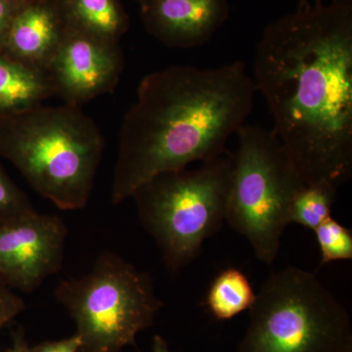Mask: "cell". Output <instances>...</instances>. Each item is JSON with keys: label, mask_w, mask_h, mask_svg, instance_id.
I'll list each match as a JSON object with an SVG mask.
<instances>
[{"label": "cell", "mask_w": 352, "mask_h": 352, "mask_svg": "<svg viewBox=\"0 0 352 352\" xmlns=\"http://www.w3.org/2000/svg\"><path fill=\"white\" fill-rule=\"evenodd\" d=\"M337 188L328 183L305 185L294 197L289 208V224H300L314 231L330 219Z\"/></svg>", "instance_id": "cell-15"}, {"label": "cell", "mask_w": 352, "mask_h": 352, "mask_svg": "<svg viewBox=\"0 0 352 352\" xmlns=\"http://www.w3.org/2000/svg\"><path fill=\"white\" fill-rule=\"evenodd\" d=\"M226 221L259 261L274 263L289 226V208L305 182L273 131L245 124L237 132Z\"/></svg>", "instance_id": "cell-7"}, {"label": "cell", "mask_w": 352, "mask_h": 352, "mask_svg": "<svg viewBox=\"0 0 352 352\" xmlns=\"http://www.w3.org/2000/svg\"><path fill=\"white\" fill-rule=\"evenodd\" d=\"M124 62L120 43L66 30L45 71L53 95L80 107L115 89Z\"/></svg>", "instance_id": "cell-9"}, {"label": "cell", "mask_w": 352, "mask_h": 352, "mask_svg": "<svg viewBox=\"0 0 352 352\" xmlns=\"http://www.w3.org/2000/svg\"><path fill=\"white\" fill-rule=\"evenodd\" d=\"M27 195L12 182L0 163V224L36 212Z\"/></svg>", "instance_id": "cell-17"}, {"label": "cell", "mask_w": 352, "mask_h": 352, "mask_svg": "<svg viewBox=\"0 0 352 352\" xmlns=\"http://www.w3.org/2000/svg\"><path fill=\"white\" fill-rule=\"evenodd\" d=\"M66 224L58 215L34 214L0 224V283L36 291L64 261Z\"/></svg>", "instance_id": "cell-8"}, {"label": "cell", "mask_w": 352, "mask_h": 352, "mask_svg": "<svg viewBox=\"0 0 352 352\" xmlns=\"http://www.w3.org/2000/svg\"><path fill=\"white\" fill-rule=\"evenodd\" d=\"M237 352H352L351 316L314 273L289 266L256 294Z\"/></svg>", "instance_id": "cell-5"}, {"label": "cell", "mask_w": 352, "mask_h": 352, "mask_svg": "<svg viewBox=\"0 0 352 352\" xmlns=\"http://www.w3.org/2000/svg\"><path fill=\"white\" fill-rule=\"evenodd\" d=\"M25 1H43V0H25Z\"/></svg>", "instance_id": "cell-24"}, {"label": "cell", "mask_w": 352, "mask_h": 352, "mask_svg": "<svg viewBox=\"0 0 352 352\" xmlns=\"http://www.w3.org/2000/svg\"><path fill=\"white\" fill-rule=\"evenodd\" d=\"M151 352H173L166 340L161 335H155L153 338Z\"/></svg>", "instance_id": "cell-22"}, {"label": "cell", "mask_w": 352, "mask_h": 352, "mask_svg": "<svg viewBox=\"0 0 352 352\" xmlns=\"http://www.w3.org/2000/svg\"><path fill=\"white\" fill-rule=\"evenodd\" d=\"M25 308L24 300L13 289L0 283V330L8 326Z\"/></svg>", "instance_id": "cell-18"}, {"label": "cell", "mask_w": 352, "mask_h": 352, "mask_svg": "<svg viewBox=\"0 0 352 352\" xmlns=\"http://www.w3.org/2000/svg\"><path fill=\"white\" fill-rule=\"evenodd\" d=\"M256 94L240 61L212 69L173 66L145 76L120 126L113 205L160 173L226 153L227 141L251 115Z\"/></svg>", "instance_id": "cell-2"}, {"label": "cell", "mask_w": 352, "mask_h": 352, "mask_svg": "<svg viewBox=\"0 0 352 352\" xmlns=\"http://www.w3.org/2000/svg\"><path fill=\"white\" fill-rule=\"evenodd\" d=\"M321 251V266L337 261L352 259L351 230L330 219L314 231Z\"/></svg>", "instance_id": "cell-16"}, {"label": "cell", "mask_w": 352, "mask_h": 352, "mask_svg": "<svg viewBox=\"0 0 352 352\" xmlns=\"http://www.w3.org/2000/svg\"><path fill=\"white\" fill-rule=\"evenodd\" d=\"M256 298V294L244 273L229 267L214 278L206 296V305L214 318L230 320L251 309Z\"/></svg>", "instance_id": "cell-14"}, {"label": "cell", "mask_w": 352, "mask_h": 352, "mask_svg": "<svg viewBox=\"0 0 352 352\" xmlns=\"http://www.w3.org/2000/svg\"><path fill=\"white\" fill-rule=\"evenodd\" d=\"M67 30L120 43L129 28L120 0H56Z\"/></svg>", "instance_id": "cell-12"}, {"label": "cell", "mask_w": 352, "mask_h": 352, "mask_svg": "<svg viewBox=\"0 0 352 352\" xmlns=\"http://www.w3.org/2000/svg\"><path fill=\"white\" fill-rule=\"evenodd\" d=\"M82 340L76 333L59 340H45L31 346V352H80Z\"/></svg>", "instance_id": "cell-20"}, {"label": "cell", "mask_w": 352, "mask_h": 352, "mask_svg": "<svg viewBox=\"0 0 352 352\" xmlns=\"http://www.w3.org/2000/svg\"><path fill=\"white\" fill-rule=\"evenodd\" d=\"M66 30L56 0L25 1L13 18L2 53L45 69Z\"/></svg>", "instance_id": "cell-11"}, {"label": "cell", "mask_w": 352, "mask_h": 352, "mask_svg": "<svg viewBox=\"0 0 352 352\" xmlns=\"http://www.w3.org/2000/svg\"><path fill=\"white\" fill-rule=\"evenodd\" d=\"M136 1H138L139 4H141L143 1H144V0H136Z\"/></svg>", "instance_id": "cell-25"}, {"label": "cell", "mask_w": 352, "mask_h": 352, "mask_svg": "<svg viewBox=\"0 0 352 352\" xmlns=\"http://www.w3.org/2000/svg\"><path fill=\"white\" fill-rule=\"evenodd\" d=\"M272 131L307 185L352 176V0L298 2L266 25L254 60Z\"/></svg>", "instance_id": "cell-1"}, {"label": "cell", "mask_w": 352, "mask_h": 352, "mask_svg": "<svg viewBox=\"0 0 352 352\" xmlns=\"http://www.w3.org/2000/svg\"><path fill=\"white\" fill-rule=\"evenodd\" d=\"M55 298L75 321L80 352L135 346L163 307L151 275L111 251L102 252L87 274L60 282Z\"/></svg>", "instance_id": "cell-6"}, {"label": "cell", "mask_w": 352, "mask_h": 352, "mask_svg": "<svg viewBox=\"0 0 352 352\" xmlns=\"http://www.w3.org/2000/svg\"><path fill=\"white\" fill-rule=\"evenodd\" d=\"M104 150L100 129L76 106L43 103L0 117V157L62 210L87 207Z\"/></svg>", "instance_id": "cell-3"}, {"label": "cell", "mask_w": 352, "mask_h": 352, "mask_svg": "<svg viewBox=\"0 0 352 352\" xmlns=\"http://www.w3.org/2000/svg\"><path fill=\"white\" fill-rule=\"evenodd\" d=\"M194 170L160 173L132 194L138 217L159 245L164 264L176 272L200 254L204 242L226 221L233 153Z\"/></svg>", "instance_id": "cell-4"}, {"label": "cell", "mask_w": 352, "mask_h": 352, "mask_svg": "<svg viewBox=\"0 0 352 352\" xmlns=\"http://www.w3.org/2000/svg\"><path fill=\"white\" fill-rule=\"evenodd\" d=\"M314 1V0H298V2Z\"/></svg>", "instance_id": "cell-23"}, {"label": "cell", "mask_w": 352, "mask_h": 352, "mask_svg": "<svg viewBox=\"0 0 352 352\" xmlns=\"http://www.w3.org/2000/svg\"><path fill=\"white\" fill-rule=\"evenodd\" d=\"M24 2L25 0H0V53L3 50L13 18Z\"/></svg>", "instance_id": "cell-19"}, {"label": "cell", "mask_w": 352, "mask_h": 352, "mask_svg": "<svg viewBox=\"0 0 352 352\" xmlns=\"http://www.w3.org/2000/svg\"><path fill=\"white\" fill-rule=\"evenodd\" d=\"M6 352H31V346L25 339L23 329H18L12 333V346Z\"/></svg>", "instance_id": "cell-21"}, {"label": "cell", "mask_w": 352, "mask_h": 352, "mask_svg": "<svg viewBox=\"0 0 352 352\" xmlns=\"http://www.w3.org/2000/svg\"><path fill=\"white\" fill-rule=\"evenodd\" d=\"M53 96L45 69L0 53V117L43 104Z\"/></svg>", "instance_id": "cell-13"}, {"label": "cell", "mask_w": 352, "mask_h": 352, "mask_svg": "<svg viewBox=\"0 0 352 352\" xmlns=\"http://www.w3.org/2000/svg\"><path fill=\"white\" fill-rule=\"evenodd\" d=\"M139 6L146 31L182 50L208 43L230 14L228 0H144Z\"/></svg>", "instance_id": "cell-10"}]
</instances>
